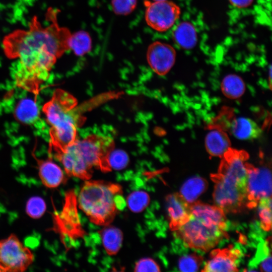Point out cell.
<instances>
[{
  "label": "cell",
  "instance_id": "cell-1",
  "mask_svg": "<svg viewBox=\"0 0 272 272\" xmlns=\"http://www.w3.org/2000/svg\"><path fill=\"white\" fill-rule=\"evenodd\" d=\"M50 17L52 23L43 27L36 17L31 20L29 29L16 30L3 41L6 54L27 63L53 66L57 58L70 49L71 33L60 27L55 14Z\"/></svg>",
  "mask_w": 272,
  "mask_h": 272
},
{
  "label": "cell",
  "instance_id": "cell-2",
  "mask_svg": "<svg viewBox=\"0 0 272 272\" xmlns=\"http://www.w3.org/2000/svg\"><path fill=\"white\" fill-rule=\"evenodd\" d=\"M248 158L246 151L231 147L221 157L218 172L211 175L214 203L225 213H239L246 208Z\"/></svg>",
  "mask_w": 272,
  "mask_h": 272
},
{
  "label": "cell",
  "instance_id": "cell-3",
  "mask_svg": "<svg viewBox=\"0 0 272 272\" xmlns=\"http://www.w3.org/2000/svg\"><path fill=\"white\" fill-rule=\"evenodd\" d=\"M190 208L189 220L175 231L186 246L207 252L228 238L227 219L223 210L198 200Z\"/></svg>",
  "mask_w": 272,
  "mask_h": 272
},
{
  "label": "cell",
  "instance_id": "cell-4",
  "mask_svg": "<svg viewBox=\"0 0 272 272\" xmlns=\"http://www.w3.org/2000/svg\"><path fill=\"white\" fill-rule=\"evenodd\" d=\"M76 99L61 89L56 90L42 108L50 126L49 149L61 151L76 139L77 129L83 121L77 108Z\"/></svg>",
  "mask_w": 272,
  "mask_h": 272
},
{
  "label": "cell",
  "instance_id": "cell-5",
  "mask_svg": "<svg viewBox=\"0 0 272 272\" xmlns=\"http://www.w3.org/2000/svg\"><path fill=\"white\" fill-rule=\"evenodd\" d=\"M122 192L118 184L87 180L81 188L77 203L92 223L105 226L113 221L117 211L114 197Z\"/></svg>",
  "mask_w": 272,
  "mask_h": 272
},
{
  "label": "cell",
  "instance_id": "cell-6",
  "mask_svg": "<svg viewBox=\"0 0 272 272\" xmlns=\"http://www.w3.org/2000/svg\"><path fill=\"white\" fill-rule=\"evenodd\" d=\"M77 152L91 168L94 167L103 172L111 171L107 157L114 149V142L110 138L92 134L73 143Z\"/></svg>",
  "mask_w": 272,
  "mask_h": 272
},
{
  "label": "cell",
  "instance_id": "cell-7",
  "mask_svg": "<svg viewBox=\"0 0 272 272\" xmlns=\"http://www.w3.org/2000/svg\"><path fill=\"white\" fill-rule=\"evenodd\" d=\"M34 259L32 251L15 234L0 240V263L6 271H25Z\"/></svg>",
  "mask_w": 272,
  "mask_h": 272
},
{
  "label": "cell",
  "instance_id": "cell-8",
  "mask_svg": "<svg viewBox=\"0 0 272 272\" xmlns=\"http://www.w3.org/2000/svg\"><path fill=\"white\" fill-rule=\"evenodd\" d=\"M247 208L257 207L263 198L271 197V174L266 166L256 167L247 162Z\"/></svg>",
  "mask_w": 272,
  "mask_h": 272
},
{
  "label": "cell",
  "instance_id": "cell-9",
  "mask_svg": "<svg viewBox=\"0 0 272 272\" xmlns=\"http://www.w3.org/2000/svg\"><path fill=\"white\" fill-rule=\"evenodd\" d=\"M145 20L153 29L165 32L179 18L180 9L176 4L168 1L145 2Z\"/></svg>",
  "mask_w": 272,
  "mask_h": 272
},
{
  "label": "cell",
  "instance_id": "cell-10",
  "mask_svg": "<svg viewBox=\"0 0 272 272\" xmlns=\"http://www.w3.org/2000/svg\"><path fill=\"white\" fill-rule=\"evenodd\" d=\"M77 200L73 191L67 192L61 212L55 217V223L62 239H71L83 235L77 211Z\"/></svg>",
  "mask_w": 272,
  "mask_h": 272
},
{
  "label": "cell",
  "instance_id": "cell-11",
  "mask_svg": "<svg viewBox=\"0 0 272 272\" xmlns=\"http://www.w3.org/2000/svg\"><path fill=\"white\" fill-rule=\"evenodd\" d=\"M176 51L170 45L160 41H155L148 48L147 58L149 64L157 74L163 76L173 66Z\"/></svg>",
  "mask_w": 272,
  "mask_h": 272
},
{
  "label": "cell",
  "instance_id": "cell-12",
  "mask_svg": "<svg viewBox=\"0 0 272 272\" xmlns=\"http://www.w3.org/2000/svg\"><path fill=\"white\" fill-rule=\"evenodd\" d=\"M55 157L62 164L67 175L86 180L91 178L92 168L79 156L73 143L55 153Z\"/></svg>",
  "mask_w": 272,
  "mask_h": 272
},
{
  "label": "cell",
  "instance_id": "cell-13",
  "mask_svg": "<svg viewBox=\"0 0 272 272\" xmlns=\"http://www.w3.org/2000/svg\"><path fill=\"white\" fill-rule=\"evenodd\" d=\"M240 255V251L232 245L228 248L214 249L201 271H238L237 261Z\"/></svg>",
  "mask_w": 272,
  "mask_h": 272
},
{
  "label": "cell",
  "instance_id": "cell-14",
  "mask_svg": "<svg viewBox=\"0 0 272 272\" xmlns=\"http://www.w3.org/2000/svg\"><path fill=\"white\" fill-rule=\"evenodd\" d=\"M166 205L169 219V228L172 232L177 231L186 223L190 216V205L178 192L166 197Z\"/></svg>",
  "mask_w": 272,
  "mask_h": 272
},
{
  "label": "cell",
  "instance_id": "cell-15",
  "mask_svg": "<svg viewBox=\"0 0 272 272\" xmlns=\"http://www.w3.org/2000/svg\"><path fill=\"white\" fill-rule=\"evenodd\" d=\"M37 162L38 175L43 185L49 188H54L65 180L61 168L51 159L42 160L35 157Z\"/></svg>",
  "mask_w": 272,
  "mask_h": 272
},
{
  "label": "cell",
  "instance_id": "cell-16",
  "mask_svg": "<svg viewBox=\"0 0 272 272\" xmlns=\"http://www.w3.org/2000/svg\"><path fill=\"white\" fill-rule=\"evenodd\" d=\"M205 146L211 156L221 158L231 148V142L228 134L223 129L215 127L208 133Z\"/></svg>",
  "mask_w": 272,
  "mask_h": 272
},
{
  "label": "cell",
  "instance_id": "cell-17",
  "mask_svg": "<svg viewBox=\"0 0 272 272\" xmlns=\"http://www.w3.org/2000/svg\"><path fill=\"white\" fill-rule=\"evenodd\" d=\"M15 117L22 123L34 124L39 118V111L35 101L30 98L20 100L15 108Z\"/></svg>",
  "mask_w": 272,
  "mask_h": 272
},
{
  "label": "cell",
  "instance_id": "cell-18",
  "mask_svg": "<svg viewBox=\"0 0 272 272\" xmlns=\"http://www.w3.org/2000/svg\"><path fill=\"white\" fill-rule=\"evenodd\" d=\"M230 130L235 137L240 140L254 139L260 133V129L256 123L244 117L233 119L231 123Z\"/></svg>",
  "mask_w": 272,
  "mask_h": 272
},
{
  "label": "cell",
  "instance_id": "cell-19",
  "mask_svg": "<svg viewBox=\"0 0 272 272\" xmlns=\"http://www.w3.org/2000/svg\"><path fill=\"white\" fill-rule=\"evenodd\" d=\"M175 43L182 48L191 49L197 42V34L194 26L189 22L179 24L173 32Z\"/></svg>",
  "mask_w": 272,
  "mask_h": 272
},
{
  "label": "cell",
  "instance_id": "cell-20",
  "mask_svg": "<svg viewBox=\"0 0 272 272\" xmlns=\"http://www.w3.org/2000/svg\"><path fill=\"white\" fill-rule=\"evenodd\" d=\"M105 226L99 232L103 247L108 255H115L122 245V232L119 229L114 226Z\"/></svg>",
  "mask_w": 272,
  "mask_h": 272
},
{
  "label": "cell",
  "instance_id": "cell-21",
  "mask_svg": "<svg viewBox=\"0 0 272 272\" xmlns=\"http://www.w3.org/2000/svg\"><path fill=\"white\" fill-rule=\"evenodd\" d=\"M208 185L205 179L199 176L192 177L184 183L179 193L191 205L197 201L198 197L207 190Z\"/></svg>",
  "mask_w": 272,
  "mask_h": 272
},
{
  "label": "cell",
  "instance_id": "cell-22",
  "mask_svg": "<svg viewBox=\"0 0 272 272\" xmlns=\"http://www.w3.org/2000/svg\"><path fill=\"white\" fill-rule=\"evenodd\" d=\"M224 95L229 99H238L244 94L245 86L243 80L236 75L226 76L221 83Z\"/></svg>",
  "mask_w": 272,
  "mask_h": 272
},
{
  "label": "cell",
  "instance_id": "cell-23",
  "mask_svg": "<svg viewBox=\"0 0 272 272\" xmlns=\"http://www.w3.org/2000/svg\"><path fill=\"white\" fill-rule=\"evenodd\" d=\"M70 49L78 56H83L91 51L92 40L89 34L84 30L71 34L69 42Z\"/></svg>",
  "mask_w": 272,
  "mask_h": 272
},
{
  "label": "cell",
  "instance_id": "cell-24",
  "mask_svg": "<svg viewBox=\"0 0 272 272\" xmlns=\"http://www.w3.org/2000/svg\"><path fill=\"white\" fill-rule=\"evenodd\" d=\"M150 200V196L146 192L139 190L130 193L127 197L126 202L131 211L140 213L147 208Z\"/></svg>",
  "mask_w": 272,
  "mask_h": 272
},
{
  "label": "cell",
  "instance_id": "cell-25",
  "mask_svg": "<svg viewBox=\"0 0 272 272\" xmlns=\"http://www.w3.org/2000/svg\"><path fill=\"white\" fill-rule=\"evenodd\" d=\"M257 206L260 227L264 231L268 232L271 228V197L261 199Z\"/></svg>",
  "mask_w": 272,
  "mask_h": 272
},
{
  "label": "cell",
  "instance_id": "cell-26",
  "mask_svg": "<svg viewBox=\"0 0 272 272\" xmlns=\"http://www.w3.org/2000/svg\"><path fill=\"white\" fill-rule=\"evenodd\" d=\"M46 210V203L40 196H32L28 200L26 203V214L32 219L40 218L44 214Z\"/></svg>",
  "mask_w": 272,
  "mask_h": 272
},
{
  "label": "cell",
  "instance_id": "cell-27",
  "mask_svg": "<svg viewBox=\"0 0 272 272\" xmlns=\"http://www.w3.org/2000/svg\"><path fill=\"white\" fill-rule=\"evenodd\" d=\"M203 261V257L196 253L181 257L178 261V268L181 271H197Z\"/></svg>",
  "mask_w": 272,
  "mask_h": 272
},
{
  "label": "cell",
  "instance_id": "cell-28",
  "mask_svg": "<svg viewBox=\"0 0 272 272\" xmlns=\"http://www.w3.org/2000/svg\"><path fill=\"white\" fill-rule=\"evenodd\" d=\"M107 161L111 169L119 170L127 166L129 162V158L124 151L113 149L109 153Z\"/></svg>",
  "mask_w": 272,
  "mask_h": 272
},
{
  "label": "cell",
  "instance_id": "cell-29",
  "mask_svg": "<svg viewBox=\"0 0 272 272\" xmlns=\"http://www.w3.org/2000/svg\"><path fill=\"white\" fill-rule=\"evenodd\" d=\"M111 6L114 12L119 15H126L135 8L137 0H111Z\"/></svg>",
  "mask_w": 272,
  "mask_h": 272
},
{
  "label": "cell",
  "instance_id": "cell-30",
  "mask_svg": "<svg viewBox=\"0 0 272 272\" xmlns=\"http://www.w3.org/2000/svg\"><path fill=\"white\" fill-rule=\"evenodd\" d=\"M134 271H160V268L155 261L150 258H143L135 263Z\"/></svg>",
  "mask_w": 272,
  "mask_h": 272
},
{
  "label": "cell",
  "instance_id": "cell-31",
  "mask_svg": "<svg viewBox=\"0 0 272 272\" xmlns=\"http://www.w3.org/2000/svg\"><path fill=\"white\" fill-rule=\"evenodd\" d=\"M260 270L261 271L271 272V256L268 255L264 258L260 263Z\"/></svg>",
  "mask_w": 272,
  "mask_h": 272
},
{
  "label": "cell",
  "instance_id": "cell-32",
  "mask_svg": "<svg viewBox=\"0 0 272 272\" xmlns=\"http://www.w3.org/2000/svg\"><path fill=\"white\" fill-rule=\"evenodd\" d=\"M231 4L237 8H243L249 6L253 0H229Z\"/></svg>",
  "mask_w": 272,
  "mask_h": 272
},
{
  "label": "cell",
  "instance_id": "cell-33",
  "mask_svg": "<svg viewBox=\"0 0 272 272\" xmlns=\"http://www.w3.org/2000/svg\"><path fill=\"white\" fill-rule=\"evenodd\" d=\"M121 194H117L114 197V202L117 209L122 210L126 206L125 200L121 195Z\"/></svg>",
  "mask_w": 272,
  "mask_h": 272
},
{
  "label": "cell",
  "instance_id": "cell-34",
  "mask_svg": "<svg viewBox=\"0 0 272 272\" xmlns=\"http://www.w3.org/2000/svg\"><path fill=\"white\" fill-rule=\"evenodd\" d=\"M6 269L5 268L2 266V265L0 263V272H6Z\"/></svg>",
  "mask_w": 272,
  "mask_h": 272
},
{
  "label": "cell",
  "instance_id": "cell-35",
  "mask_svg": "<svg viewBox=\"0 0 272 272\" xmlns=\"http://www.w3.org/2000/svg\"><path fill=\"white\" fill-rule=\"evenodd\" d=\"M153 1H165L167 0H153Z\"/></svg>",
  "mask_w": 272,
  "mask_h": 272
}]
</instances>
